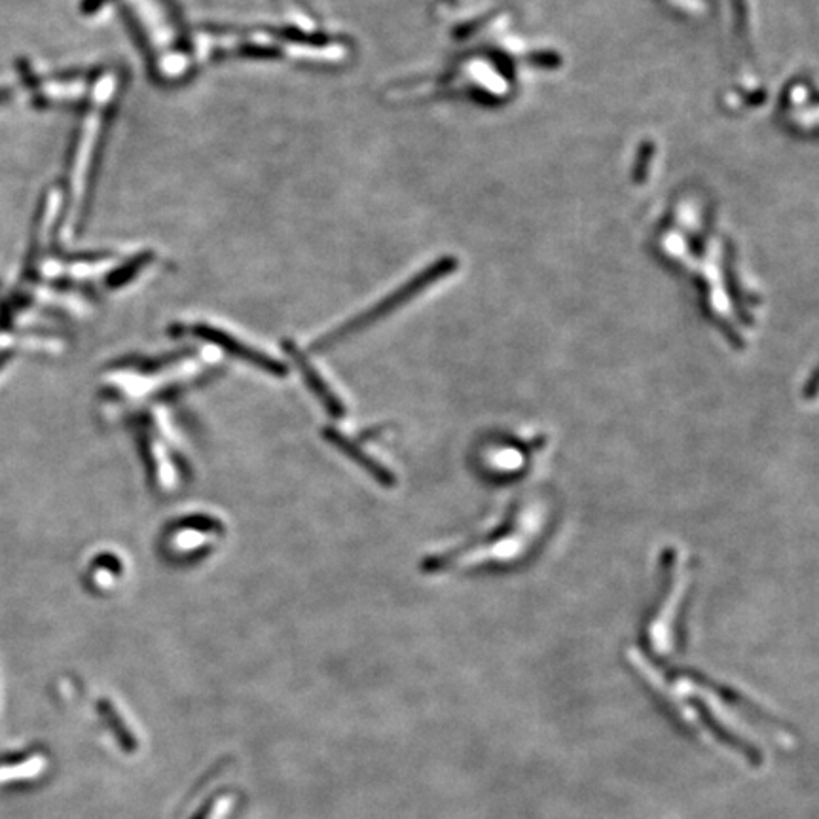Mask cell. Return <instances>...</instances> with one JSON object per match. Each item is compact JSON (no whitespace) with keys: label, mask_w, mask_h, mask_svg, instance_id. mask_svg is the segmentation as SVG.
<instances>
[{"label":"cell","mask_w":819,"mask_h":819,"mask_svg":"<svg viewBox=\"0 0 819 819\" xmlns=\"http://www.w3.org/2000/svg\"><path fill=\"white\" fill-rule=\"evenodd\" d=\"M452 266H454V262H437V264L431 266L427 272H421V275H418L416 279H412L410 283H406L399 291L393 292L391 296H387L376 308L366 311V313H363L361 317H357L355 321H351L346 327L340 328V330L336 332V336H330L327 340H323L321 346L338 342V340L346 338L349 332H357V330H361L363 327H368V325L376 323L383 315H387V313L401 308L406 300L418 296L419 292L423 291L425 287H429L431 283H435L442 275H446V272H448Z\"/></svg>","instance_id":"6da1fadb"},{"label":"cell","mask_w":819,"mask_h":819,"mask_svg":"<svg viewBox=\"0 0 819 819\" xmlns=\"http://www.w3.org/2000/svg\"><path fill=\"white\" fill-rule=\"evenodd\" d=\"M327 437L330 438L332 444H336L344 454H347V457H351L357 465H361L364 471L370 474V476H374L378 482H382L387 488H391V486L395 484V476L389 473V471L383 467L382 463L370 459L368 454L363 452L357 444H353L351 440H347L346 437H342V435L336 433V431H328Z\"/></svg>","instance_id":"277c9868"},{"label":"cell","mask_w":819,"mask_h":819,"mask_svg":"<svg viewBox=\"0 0 819 819\" xmlns=\"http://www.w3.org/2000/svg\"><path fill=\"white\" fill-rule=\"evenodd\" d=\"M289 353H291L292 359L298 364V368L302 370V374H304V378H306V382H308V387L313 391V395L327 408L328 414L334 416V418H342V416H344V404L336 397V393H332V389L325 383L323 376H321V374L311 366L310 361H308L306 357H302L294 347L289 346Z\"/></svg>","instance_id":"3957f363"},{"label":"cell","mask_w":819,"mask_h":819,"mask_svg":"<svg viewBox=\"0 0 819 819\" xmlns=\"http://www.w3.org/2000/svg\"><path fill=\"white\" fill-rule=\"evenodd\" d=\"M2 361H4V357H2V359H0V363H2Z\"/></svg>","instance_id":"5b68a950"},{"label":"cell","mask_w":819,"mask_h":819,"mask_svg":"<svg viewBox=\"0 0 819 819\" xmlns=\"http://www.w3.org/2000/svg\"><path fill=\"white\" fill-rule=\"evenodd\" d=\"M192 332H194V336H200L203 340H207V342H211V344H215V346L222 347L224 351L232 353L237 359H243V361L253 364L256 368H262V370H266V372H270V374L283 376V374L287 372L285 366H281L277 361H273L268 355L256 351L253 347L245 346L243 342H239L234 336H230V334H226V332H222V330L200 325V327L192 328Z\"/></svg>","instance_id":"7a4b0ae2"}]
</instances>
